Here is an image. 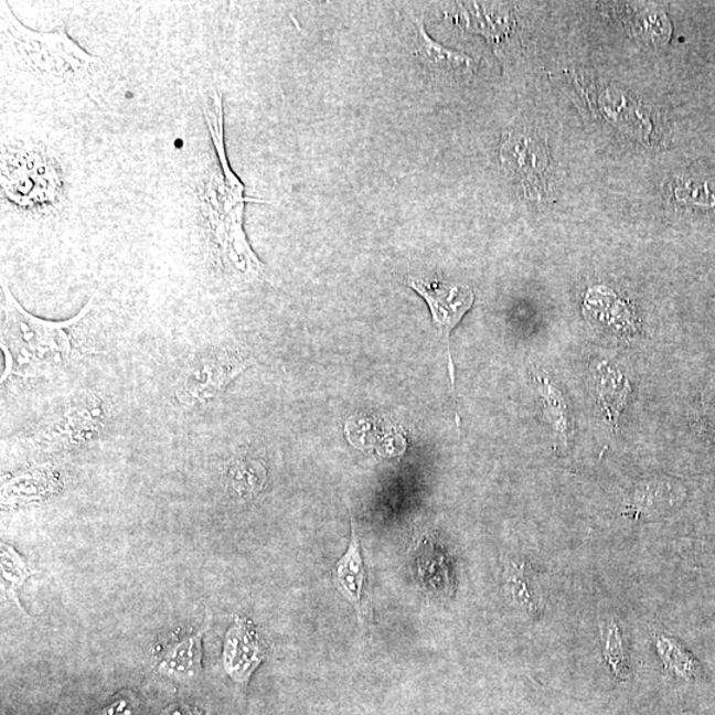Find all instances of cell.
<instances>
[{"label":"cell","mask_w":715,"mask_h":715,"mask_svg":"<svg viewBox=\"0 0 715 715\" xmlns=\"http://www.w3.org/2000/svg\"><path fill=\"white\" fill-rule=\"evenodd\" d=\"M56 487L55 473L50 469L32 470L23 476L15 477L4 488L7 503L30 502L43 499Z\"/></svg>","instance_id":"2e32d148"},{"label":"cell","mask_w":715,"mask_h":715,"mask_svg":"<svg viewBox=\"0 0 715 715\" xmlns=\"http://www.w3.org/2000/svg\"><path fill=\"white\" fill-rule=\"evenodd\" d=\"M264 648L249 621L237 618L224 644V665L237 684H247L252 673L262 664Z\"/></svg>","instance_id":"9c48e42d"},{"label":"cell","mask_w":715,"mask_h":715,"mask_svg":"<svg viewBox=\"0 0 715 715\" xmlns=\"http://www.w3.org/2000/svg\"><path fill=\"white\" fill-rule=\"evenodd\" d=\"M503 579L514 605L530 616H540L543 611V596L538 581L526 562L510 559L506 563Z\"/></svg>","instance_id":"5bb4252c"},{"label":"cell","mask_w":715,"mask_h":715,"mask_svg":"<svg viewBox=\"0 0 715 715\" xmlns=\"http://www.w3.org/2000/svg\"><path fill=\"white\" fill-rule=\"evenodd\" d=\"M672 485L668 482H659L658 480L648 481L642 483L633 494V506L639 513L645 515H658V513L666 512V510L674 505L675 502L668 500V490Z\"/></svg>","instance_id":"d6986e66"},{"label":"cell","mask_w":715,"mask_h":715,"mask_svg":"<svg viewBox=\"0 0 715 715\" xmlns=\"http://www.w3.org/2000/svg\"><path fill=\"white\" fill-rule=\"evenodd\" d=\"M212 145L217 159L203 191V214L207 223V237L212 258L223 274L244 281L263 280L264 267L245 236L243 227L245 203H269L263 199L244 195V184L230 168L224 145V116L221 93L214 92L205 99Z\"/></svg>","instance_id":"6da1fadb"},{"label":"cell","mask_w":715,"mask_h":715,"mask_svg":"<svg viewBox=\"0 0 715 715\" xmlns=\"http://www.w3.org/2000/svg\"><path fill=\"white\" fill-rule=\"evenodd\" d=\"M367 578L369 573L364 565L360 538H357L354 523L351 522V541L346 553L334 566L333 583L338 591L354 606L355 611L360 615L363 587Z\"/></svg>","instance_id":"7c38bea8"},{"label":"cell","mask_w":715,"mask_h":715,"mask_svg":"<svg viewBox=\"0 0 715 715\" xmlns=\"http://www.w3.org/2000/svg\"><path fill=\"white\" fill-rule=\"evenodd\" d=\"M589 384L594 391L596 403L605 413L607 423L612 429L618 426L619 415L627 402L629 386L626 376L607 362H599L589 370Z\"/></svg>","instance_id":"8fae6325"},{"label":"cell","mask_w":715,"mask_h":715,"mask_svg":"<svg viewBox=\"0 0 715 715\" xmlns=\"http://www.w3.org/2000/svg\"><path fill=\"white\" fill-rule=\"evenodd\" d=\"M2 381L12 375L29 376L49 373L71 361L73 330L90 314L92 301L66 321H45L23 309L3 284Z\"/></svg>","instance_id":"7a4b0ae2"},{"label":"cell","mask_w":715,"mask_h":715,"mask_svg":"<svg viewBox=\"0 0 715 715\" xmlns=\"http://www.w3.org/2000/svg\"><path fill=\"white\" fill-rule=\"evenodd\" d=\"M413 55L430 79L441 83L461 82L477 70L474 57L447 49L428 35L420 18H413Z\"/></svg>","instance_id":"ba28073f"},{"label":"cell","mask_w":715,"mask_h":715,"mask_svg":"<svg viewBox=\"0 0 715 715\" xmlns=\"http://www.w3.org/2000/svg\"><path fill=\"white\" fill-rule=\"evenodd\" d=\"M138 707V700L135 694L129 691L118 693L115 701L110 702L96 715H132Z\"/></svg>","instance_id":"7402d4cb"},{"label":"cell","mask_w":715,"mask_h":715,"mask_svg":"<svg viewBox=\"0 0 715 715\" xmlns=\"http://www.w3.org/2000/svg\"><path fill=\"white\" fill-rule=\"evenodd\" d=\"M3 192L20 207L56 203L62 182L57 169L39 151L10 150L2 166Z\"/></svg>","instance_id":"8992f818"},{"label":"cell","mask_w":715,"mask_h":715,"mask_svg":"<svg viewBox=\"0 0 715 715\" xmlns=\"http://www.w3.org/2000/svg\"><path fill=\"white\" fill-rule=\"evenodd\" d=\"M203 633L185 636L164 648L159 671L175 679H194L202 671Z\"/></svg>","instance_id":"4fadbf2b"},{"label":"cell","mask_w":715,"mask_h":715,"mask_svg":"<svg viewBox=\"0 0 715 715\" xmlns=\"http://www.w3.org/2000/svg\"><path fill=\"white\" fill-rule=\"evenodd\" d=\"M658 651L665 665L675 673L689 675L693 671L692 660L679 644L668 638L658 639Z\"/></svg>","instance_id":"44dd1931"},{"label":"cell","mask_w":715,"mask_h":715,"mask_svg":"<svg viewBox=\"0 0 715 715\" xmlns=\"http://www.w3.org/2000/svg\"><path fill=\"white\" fill-rule=\"evenodd\" d=\"M267 481V470L260 460L242 456L231 462L228 482L241 499L249 500L262 492Z\"/></svg>","instance_id":"9a60e30c"},{"label":"cell","mask_w":715,"mask_h":715,"mask_svg":"<svg viewBox=\"0 0 715 715\" xmlns=\"http://www.w3.org/2000/svg\"><path fill=\"white\" fill-rule=\"evenodd\" d=\"M3 580L7 583V594L18 601L17 591L29 578V567L19 554L9 546H2Z\"/></svg>","instance_id":"ffe728a7"},{"label":"cell","mask_w":715,"mask_h":715,"mask_svg":"<svg viewBox=\"0 0 715 715\" xmlns=\"http://www.w3.org/2000/svg\"><path fill=\"white\" fill-rule=\"evenodd\" d=\"M601 641L605 642L602 652H605L608 665L611 666L616 677L621 680L627 679L629 674V662L625 639H622L618 622L613 619L602 622Z\"/></svg>","instance_id":"ac0fdd59"},{"label":"cell","mask_w":715,"mask_h":715,"mask_svg":"<svg viewBox=\"0 0 715 715\" xmlns=\"http://www.w3.org/2000/svg\"><path fill=\"white\" fill-rule=\"evenodd\" d=\"M105 426L103 401L93 391L82 389L25 433L23 441L33 449L52 452L96 440Z\"/></svg>","instance_id":"277c9868"},{"label":"cell","mask_w":715,"mask_h":715,"mask_svg":"<svg viewBox=\"0 0 715 715\" xmlns=\"http://www.w3.org/2000/svg\"><path fill=\"white\" fill-rule=\"evenodd\" d=\"M406 284L427 302L433 321L440 335L446 337L449 355V375L455 387V364L449 350V335L474 302L473 290L466 285H447L423 277L407 276Z\"/></svg>","instance_id":"52a82bcc"},{"label":"cell","mask_w":715,"mask_h":715,"mask_svg":"<svg viewBox=\"0 0 715 715\" xmlns=\"http://www.w3.org/2000/svg\"><path fill=\"white\" fill-rule=\"evenodd\" d=\"M249 364L248 354L230 344L201 351L191 357L179 375L175 384L178 402L195 407L216 399Z\"/></svg>","instance_id":"5b68a950"},{"label":"cell","mask_w":715,"mask_h":715,"mask_svg":"<svg viewBox=\"0 0 715 715\" xmlns=\"http://www.w3.org/2000/svg\"><path fill=\"white\" fill-rule=\"evenodd\" d=\"M161 715H199V712L190 705L178 702V704H172L166 707Z\"/></svg>","instance_id":"603a6c76"},{"label":"cell","mask_w":715,"mask_h":715,"mask_svg":"<svg viewBox=\"0 0 715 715\" xmlns=\"http://www.w3.org/2000/svg\"><path fill=\"white\" fill-rule=\"evenodd\" d=\"M3 45L18 68L55 77H77L88 73L98 58L89 55L68 36L63 26L53 32L26 29L2 2Z\"/></svg>","instance_id":"3957f363"},{"label":"cell","mask_w":715,"mask_h":715,"mask_svg":"<svg viewBox=\"0 0 715 715\" xmlns=\"http://www.w3.org/2000/svg\"><path fill=\"white\" fill-rule=\"evenodd\" d=\"M538 391L542 396L543 408L556 436L563 444H567L573 434V417L568 413L563 395L547 377L538 376Z\"/></svg>","instance_id":"e0dca14e"},{"label":"cell","mask_w":715,"mask_h":715,"mask_svg":"<svg viewBox=\"0 0 715 715\" xmlns=\"http://www.w3.org/2000/svg\"><path fill=\"white\" fill-rule=\"evenodd\" d=\"M501 161L510 174L523 184H536L547 168L545 146L525 135H513L501 149Z\"/></svg>","instance_id":"30bf717a"}]
</instances>
